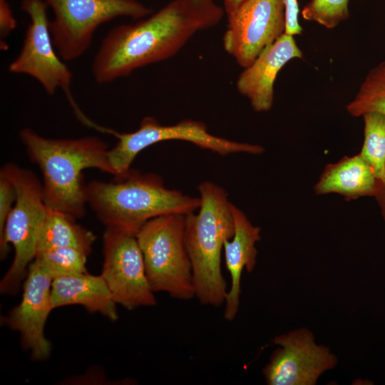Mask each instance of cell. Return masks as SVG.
<instances>
[{"label":"cell","mask_w":385,"mask_h":385,"mask_svg":"<svg viewBox=\"0 0 385 385\" xmlns=\"http://www.w3.org/2000/svg\"><path fill=\"white\" fill-rule=\"evenodd\" d=\"M217 24L183 0H173L146 19L111 29L93 58V76L107 83L170 58L196 33Z\"/></svg>","instance_id":"1"},{"label":"cell","mask_w":385,"mask_h":385,"mask_svg":"<svg viewBox=\"0 0 385 385\" xmlns=\"http://www.w3.org/2000/svg\"><path fill=\"white\" fill-rule=\"evenodd\" d=\"M26 153L42 173L44 201L48 209L78 219L86 213V185L83 171L96 168L115 175L108 145L98 137L48 138L31 128L20 130Z\"/></svg>","instance_id":"2"},{"label":"cell","mask_w":385,"mask_h":385,"mask_svg":"<svg viewBox=\"0 0 385 385\" xmlns=\"http://www.w3.org/2000/svg\"><path fill=\"white\" fill-rule=\"evenodd\" d=\"M110 181L92 180L86 185L87 204L106 227L136 235L156 217L195 212L200 198L165 187L161 177L130 169Z\"/></svg>","instance_id":"3"},{"label":"cell","mask_w":385,"mask_h":385,"mask_svg":"<svg viewBox=\"0 0 385 385\" xmlns=\"http://www.w3.org/2000/svg\"><path fill=\"white\" fill-rule=\"evenodd\" d=\"M200 205L197 214L185 215V242L192 266L195 297L200 304H225L227 283L221 270L224 242L234 234L230 202L225 190L210 181L197 187Z\"/></svg>","instance_id":"4"},{"label":"cell","mask_w":385,"mask_h":385,"mask_svg":"<svg viewBox=\"0 0 385 385\" xmlns=\"http://www.w3.org/2000/svg\"><path fill=\"white\" fill-rule=\"evenodd\" d=\"M16 188V198L0 237V255L4 259L14 249L11 266L0 282V291L16 294L35 259L39 228L47 212L42 183L34 172L15 163L4 165Z\"/></svg>","instance_id":"5"},{"label":"cell","mask_w":385,"mask_h":385,"mask_svg":"<svg viewBox=\"0 0 385 385\" xmlns=\"http://www.w3.org/2000/svg\"><path fill=\"white\" fill-rule=\"evenodd\" d=\"M185 227V215L166 214L148 220L135 236L152 290L189 300L195 295Z\"/></svg>","instance_id":"6"},{"label":"cell","mask_w":385,"mask_h":385,"mask_svg":"<svg viewBox=\"0 0 385 385\" xmlns=\"http://www.w3.org/2000/svg\"><path fill=\"white\" fill-rule=\"evenodd\" d=\"M53 13L49 22L51 38L66 61L81 56L89 48L96 30L120 16L140 19L153 9L138 0H44Z\"/></svg>","instance_id":"7"},{"label":"cell","mask_w":385,"mask_h":385,"mask_svg":"<svg viewBox=\"0 0 385 385\" xmlns=\"http://www.w3.org/2000/svg\"><path fill=\"white\" fill-rule=\"evenodd\" d=\"M110 134L118 138L115 146L109 149V160L115 175H123L130 169L137 155L145 148L167 140H184L200 148L210 150L220 155L235 153L257 155L264 153L260 145L239 143L210 133L206 125L197 120L185 119L174 125H162L151 116L142 119L139 128L131 133H118L114 130Z\"/></svg>","instance_id":"8"},{"label":"cell","mask_w":385,"mask_h":385,"mask_svg":"<svg viewBox=\"0 0 385 385\" xmlns=\"http://www.w3.org/2000/svg\"><path fill=\"white\" fill-rule=\"evenodd\" d=\"M47 8L44 0L22 1L21 9L29 16L30 23L21 50L9 64V71L34 78L48 95H53L58 88H62L75 109L78 106L69 91L73 75L55 51Z\"/></svg>","instance_id":"9"},{"label":"cell","mask_w":385,"mask_h":385,"mask_svg":"<svg viewBox=\"0 0 385 385\" xmlns=\"http://www.w3.org/2000/svg\"><path fill=\"white\" fill-rule=\"evenodd\" d=\"M103 238L101 275L115 303L128 310L155 305L135 235L106 227Z\"/></svg>","instance_id":"10"},{"label":"cell","mask_w":385,"mask_h":385,"mask_svg":"<svg viewBox=\"0 0 385 385\" xmlns=\"http://www.w3.org/2000/svg\"><path fill=\"white\" fill-rule=\"evenodd\" d=\"M227 16L223 46L242 68L285 34L284 0H246Z\"/></svg>","instance_id":"11"},{"label":"cell","mask_w":385,"mask_h":385,"mask_svg":"<svg viewBox=\"0 0 385 385\" xmlns=\"http://www.w3.org/2000/svg\"><path fill=\"white\" fill-rule=\"evenodd\" d=\"M275 349L262 369L268 385H314L326 371L337 366L329 349L318 345L311 331L301 328L277 336Z\"/></svg>","instance_id":"12"},{"label":"cell","mask_w":385,"mask_h":385,"mask_svg":"<svg viewBox=\"0 0 385 385\" xmlns=\"http://www.w3.org/2000/svg\"><path fill=\"white\" fill-rule=\"evenodd\" d=\"M53 279L34 260L23 284L21 302L4 317V324L20 334L22 347L34 360L47 359L51 351L44 334L47 318L53 309L51 299Z\"/></svg>","instance_id":"13"},{"label":"cell","mask_w":385,"mask_h":385,"mask_svg":"<svg viewBox=\"0 0 385 385\" xmlns=\"http://www.w3.org/2000/svg\"><path fill=\"white\" fill-rule=\"evenodd\" d=\"M294 36L284 34L266 47L240 74L236 87L256 112L269 111L274 103V85L280 70L289 61L302 58Z\"/></svg>","instance_id":"14"},{"label":"cell","mask_w":385,"mask_h":385,"mask_svg":"<svg viewBox=\"0 0 385 385\" xmlns=\"http://www.w3.org/2000/svg\"><path fill=\"white\" fill-rule=\"evenodd\" d=\"M230 209L235 230L233 236L225 240L223 246L225 265L231 279L225 301L224 317L227 321L234 320L237 314L242 274L245 269L247 272L254 270L257 255L255 245L261 240V228L253 225L245 214L232 202Z\"/></svg>","instance_id":"15"},{"label":"cell","mask_w":385,"mask_h":385,"mask_svg":"<svg viewBox=\"0 0 385 385\" xmlns=\"http://www.w3.org/2000/svg\"><path fill=\"white\" fill-rule=\"evenodd\" d=\"M51 299L53 309L81 305L112 321L118 319L116 303L102 275L87 273L58 277L53 280Z\"/></svg>","instance_id":"16"},{"label":"cell","mask_w":385,"mask_h":385,"mask_svg":"<svg viewBox=\"0 0 385 385\" xmlns=\"http://www.w3.org/2000/svg\"><path fill=\"white\" fill-rule=\"evenodd\" d=\"M377 188L374 173L360 154L327 165L315 184L317 195L337 193L346 200L373 196Z\"/></svg>","instance_id":"17"},{"label":"cell","mask_w":385,"mask_h":385,"mask_svg":"<svg viewBox=\"0 0 385 385\" xmlns=\"http://www.w3.org/2000/svg\"><path fill=\"white\" fill-rule=\"evenodd\" d=\"M76 218L47 208L38 230L36 254L55 248H76L90 255L96 236Z\"/></svg>","instance_id":"18"},{"label":"cell","mask_w":385,"mask_h":385,"mask_svg":"<svg viewBox=\"0 0 385 385\" xmlns=\"http://www.w3.org/2000/svg\"><path fill=\"white\" fill-rule=\"evenodd\" d=\"M346 110L354 117L367 113L385 115V60L368 72L355 97L347 104Z\"/></svg>","instance_id":"19"},{"label":"cell","mask_w":385,"mask_h":385,"mask_svg":"<svg viewBox=\"0 0 385 385\" xmlns=\"http://www.w3.org/2000/svg\"><path fill=\"white\" fill-rule=\"evenodd\" d=\"M364 143L360 155L371 168L378 183L385 181V115L364 114Z\"/></svg>","instance_id":"20"},{"label":"cell","mask_w":385,"mask_h":385,"mask_svg":"<svg viewBox=\"0 0 385 385\" xmlns=\"http://www.w3.org/2000/svg\"><path fill=\"white\" fill-rule=\"evenodd\" d=\"M87 255L76 248H55L36 255L41 269L55 279L58 277L87 273Z\"/></svg>","instance_id":"21"},{"label":"cell","mask_w":385,"mask_h":385,"mask_svg":"<svg viewBox=\"0 0 385 385\" xmlns=\"http://www.w3.org/2000/svg\"><path fill=\"white\" fill-rule=\"evenodd\" d=\"M349 0H310L303 8L304 19L327 29L337 27L349 16Z\"/></svg>","instance_id":"22"},{"label":"cell","mask_w":385,"mask_h":385,"mask_svg":"<svg viewBox=\"0 0 385 385\" xmlns=\"http://www.w3.org/2000/svg\"><path fill=\"white\" fill-rule=\"evenodd\" d=\"M16 198L14 182L4 165L0 170V237L2 236L7 217Z\"/></svg>","instance_id":"23"},{"label":"cell","mask_w":385,"mask_h":385,"mask_svg":"<svg viewBox=\"0 0 385 385\" xmlns=\"http://www.w3.org/2000/svg\"><path fill=\"white\" fill-rule=\"evenodd\" d=\"M286 12V31L289 35L301 34L302 28L299 23V4L297 0H284Z\"/></svg>","instance_id":"24"},{"label":"cell","mask_w":385,"mask_h":385,"mask_svg":"<svg viewBox=\"0 0 385 385\" xmlns=\"http://www.w3.org/2000/svg\"><path fill=\"white\" fill-rule=\"evenodd\" d=\"M198 13L210 18L217 23L221 20L223 10L213 0H183Z\"/></svg>","instance_id":"25"},{"label":"cell","mask_w":385,"mask_h":385,"mask_svg":"<svg viewBox=\"0 0 385 385\" xmlns=\"http://www.w3.org/2000/svg\"><path fill=\"white\" fill-rule=\"evenodd\" d=\"M16 27V21L6 0H0V36L6 38Z\"/></svg>","instance_id":"26"},{"label":"cell","mask_w":385,"mask_h":385,"mask_svg":"<svg viewBox=\"0 0 385 385\" xmlns=\"http://www.w3.org/2000/svg\"><path fill=\"white\" fill-rule=\"evenodd\" d=\"M374 197L379 206L382 217L385 221V181L382 183H377V188Z\"/></svg>","instance_id":"27"},{"label":"cell","mask_w":385,"mask_h":385,"mask_svg":"<svg viewBox=\"0 0 385 385\" xmlns=\"http://www.w3.org/2000/svg\"><path fill=\"white\" fill-rule=\"evenodd\" d=\"M246 0H223L227 16L235 11Z\"/></svg>","instance_id":"28"}]
</instances>
